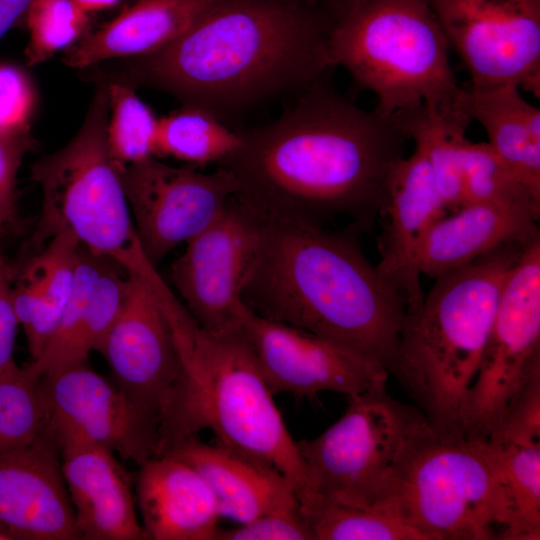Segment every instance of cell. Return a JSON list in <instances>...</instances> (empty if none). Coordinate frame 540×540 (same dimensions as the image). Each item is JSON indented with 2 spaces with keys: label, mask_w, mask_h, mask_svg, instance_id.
I'll return each mask as SVG.
<instances>
[{
  "label": "cell",
  "mask_w": 540,
  "mask_h": 540,
  "mask_svg": "<svg viewBox=\"0 0 540 540\" xmlns=\"http://www.w3.org/2000/svg\"><path fill=\"white\" fill-rule=\"evenodd\" d=\"M237 149L217 165L236 198L258 213L356 230L378 218L390 175L410 141L398 115L365 110L323 81L268 123L237 130Z\"/></svg>",
  "instance_id": "cell-1"
},
{
  "label": "cell",
  "mask_w": 540,
  "mask_h": 540,
  "mask_svg": "<svg viewBox=\"0 0 540 540\" xmlns=\"http://www.w3.org/2000/svg\"><path fill=\"white\" fill-rule=\"evenodd\" d=\"M340 1L212 0L173 43L130 59L113 78L164 91L229 126L328 80Z\"/></svg>",
  "instance_id": "cell-2"
},
{
  "label": "cell",
  "mask_w": 540,
  "mask_h": 540,
  "mask_svg": "<svg viewBox=\"0 0 540 540\" xmlns=\"http://www.w3.org/2000/svg\"><path fill=\"white\" fill-rule=\"evenodd\" d=\"M258 214L261 240L244 304L389 373L407 309L404 296L366 258L352 234Z\"/></svg>",
  "instance_id": "cell-3"
},
{
  "label": "cell",
  "mask_w": 540,
  "mask_h": 540,
  "mask_svg": "<svg viewBox=\"0 0 540 540\" xmlns=\"http://www.w3.org/2000/svg\"><path fill=\"white\" fill-rule=\"evenodd\" d=\"M131 269L163 310L181 365L177 386L159 427L157 456L210 430L216 443L281 473L300 506L316 495L291 436L242 330L203 329L145 255Z\"/></svg>",
  "instance_id": "cell-4"
},
{
  "label": "cell",
  "mask_w": 540,
  "mask_h": 540,
  "mask_svg": "<svg viewBox=\"0 0 540 540\" xmlns=\"http://www.w3.org/2000/svg\"><path fill=\"white\" fill-rule=\"evenodd\" d=\"M527 244H504L435 277L422 302L406 311L389 373L442 435L465 437V397L503 286Z\"/></svg>",
  "instance_id": "cell-5"
},
{
  "label": "cell",
  "mask_w": 540,
  "mask_h": 540,
  "mask_svg": "<svg viewBox=\"0 0 540 540\" xmlns=\"http://www.w3.org/2000/svg\"><path fill=\"white\" fill-rule=\"evenodd\" d=\"M449 47L429 0H341L329 36L333 67L345 68L388 115L421 105L465 114Z\"/></svg>",
  "instance_id": "cell-6"
},
{
  "label": "cell",
  "mask_w": 540,
  "mask_h": 540,
  "mask_svg": "<svg viewBox=\"0 0 540 540\" xmlns=\"http://www.w3.org/2000/svg\"><path fill=\"white\" fill-rule=\"evenodd\" d=\"M84 121L59 150L31 166L42 194L40 217L29 247L37 252L54 236L70 232L94 255L113 259L130 246L136 233L121 169L106 140L109 96L98 72Z\"/></svg>",
  "instance_id": "cell-7"
},
{
  "label": "cell",
  "mask_w": 540,
  "mask_h": 540,
  "mask_svg": "<svg viewBox=\"0 0 540 540\" xmlns=\"http://www.w3.org/2000/svg\"><path fill=\"white\" fill-rule=\"evenodd\" d=\"M349 400L330 427L296 444L317 495L385 510L406 459L432 427L416 405L390 396L386 384Z\"/></svg>",
  "instance_id": "cell-8"
},
{
  "label": "cell",
  "mask_w": 540,
  "mask_h": 540,
  "mask_svg": "<svg viewBox=\"0 0 540 540\" xmlns=\"http://www.w3.org/2000/svg\"><path fill=\"white\" fill-rule=\"evenodd\" d=\"M384 509L425 540H500V494L485 441L433 428L406 459Z\"/></svg>",
  "instance_id": "cell-9"
},
{
  "label": "cell",
  "mask_w": 540,
  "mask_h": 540,
  "mask_svg": "<svg viewBox=\"0 0 540 540\" xmlns=\"http://www.w3.org/2000/svg\"><path fill=\"white\" fill-rule=\"evenodd\" d=\"M540 358V235L523 249L501 291L462 412L464 435L486 441Z\"/></svg>",
  "instance_id": "cell-10"
},
{
  "label": "cell",
  "mask_w": 540,
  "mask_h": 540,
  "mask_svg": "<svg viewBox=\"0 0 540 540\" xmlns=\"http://www.w3.org/2000/svg\"><path fill=\"white\" fill-rule=\"evenodd\" d=\"M476 89L540 92V0H429Z\"/></svg>",
  "instance_id": "cell-11"
},
{
  "label": "cell",
  "mask_w": 540,
  "mask_h": 540,
  "mask_svg": "<svg viewBox=\"0 0 540 540\" xmlns=\"http://www.w3.org/2000/svg\"><path fill=\"white\" fill-rule=\"evenodd\" d=\"M260 240L259 214L233 197L210 225L185 243L170 277L178 298L203 329L223 332L242 326L249 311L243 292Z\"/></svg>",
  "instance_id": "cell-12"
},
{
  "label": "cell",
  "mask_w": 540,
  "mask_h": 540,
  "mask_svg": "<svg viewBox=\"0 0 540 540\" xmlns=\"http://www.w3.org/2000/svg\"><path fill=\"white\" fill-rule=\"evenodd\" d=\"M120 173L137 239L156 266L210 225L238 191L235 178L222 167L202 173L157 157Z\"/></svg>",
  "instance_id": "cell-13"
},
{
  "label": "cell",
  "mask_w": 540,
  "mask_h": 540,
  "mask_svg": "<svg viewBox=\"0 0 540 540\" xmlns=\"http://www.w3.org/2000/svg\"><path fill=\"white\" fill-rule=\"evenodd\" d=\"M55 435L76 436L141 465L157 456L158 423L88 360L40 377Z\"/></svg>",
  "instance_id": "cell-14"
},
{
  "label": "cell",
  "mask_w": 540,
  "mask_h": 540,
  "mask_svg": "<svg viewBox=\"0 0 540 540\" xmlns=\"http://www.w3.org/2000/svg\"><path fill=\"white\" fill-rule=\"evenodd\" d=\"M242 330L273 394L312 397L329 391L352 398L386 384L389 373L383 366L250 309Z\"/></svg>",
  "instance_id": "cell-15"
},
{
  "label": "cell",
  "mask_w": 540,
  "mask_h": 540,
  "mask_svg": "<svg viewBox=\"0 0 540 540\" xmlns=\"http://www.w3.org/2000/svg\"><path fill=\"white\" fill-rule=\"evenodd\" d=\"M124 269V302L98 352L114 383L160 427L180 378V359L156 298L135 272Z\"/></svg>",
  "instance_id": "cell-16"
},
{
  "label": "cell",
  "mask_w": 540,
  "mask_h": 540,
  "mask_svg": "<svg viewBox=\"0 0 540 540\" xmlns=\"http://www.w3.org/2000/svg\"><path fill=\"white\" fill-rule=\"evenodd\" d=\"M81 539L49 428L30 445L0 456V540Z\"/></svg>",
  "instance_id": "cell-17"
},
{
  "label": "cell",
  "mask_w": 540,
  "mask_h": 540,
  "mask_svg": "<svg viewBox=\"0 0 540 540\" xmlns=\"http://www.w3.org/2000/svg\"><path fill=\"white\" fill-rule=\"evenodd\" d=\"M446 209L426 159L414 148L389 177L379 209L382 232L379 240V273L406 299L407 309L423 300L417 255L431 226Z\"/></svg>",
  "instance_id": "cell-18"
},
{
  "label": "cell",
  "mask_w": 540,
  "mask_h": 540,
  "mask_svg": "<svg viewBox=\"0 0 540 540\" xmlns=\"http://www.w3.org/2000/svg\"><path fill=\"white\" fill-rule=\"evenodd\" d=\"M54 436L81 539H146L132 478L117 455L76 436Z\"/></svg>",
  "instance_id": "cell-19"
},
{
  "label": "cell",
  "mask_w": 540,
  "mask_h": 540,
  "mask_svg": "<svg viewBox=\"0 0 540 540\" xmlns=\"http://www.w3.org/2000/svg\"><path fill=\"white\" fill-rule=\"evenodd\" d=\"M135 498L146 539L216 540L221 518L216 499L186 462L161 455L139 465Z\"/></svg>",
  "instance_id": "cell-20"
},
{
  "label": "cell",
  "mask_w": 540,
  "mask_h": 540,
  "mask_svg": "<svg viewBox=\"0 0 540 540\" xmlns=\"http://www.w3.org/2000/svg\"><path fill=\"white\" fill-rule=\"evenodd\" d=\"M162 455L192 466L211 489L220 516L238 524L274 510L300 505L292 486L277 470L217 443L207 444L192 436Z\"/></svg>",
  "instance_id": "cell-21"
},
{
  "label": "cell",
  "mask_w": 540,
  "mask_h": 540,
  "mask_svg": "<svg viewBox=\"0 0 540 540\" xmlns=\"http://www.w3.org/2000/svg\"><path fill=\"white\" fill-rule=\"evenodd\" d=\"M212 0H133L119 14L88 31L67 49L63 62L84 69L113 59L152 55L173 43Z\"/></svg>",
  "instance_id": "cell-22"
},
{
  "label": "cell",
  "mask_w": 540,
  "mask_h": 540,
  "mask_svg": "<svg viewBox=\"0 0 540 540\" xmlns=\"http://www.w3.org/2000/svg\"><path fill=\"white\" fill-rule=\"evenodd\" d=\"M538 219L514 209L466 203L439 218L426 233L417 255V269L435 278L468 265L511 242L529 243L540 235Z\"/></svg>",
  "instance_id": "cell-23"
},
{
  "label": "cell",
  "mask_w": 540,
  "mask_h": 540,
  "mask_svg": "<svg viewBox=\"0 0 540 540\" xmlns=\"http://www.w3.org/2000/svg\"><path fill=\"white\" fill-rule=\"evenodd\" d=\"M519 90L514 85L486 89L467 85L461 107L485 129L496 154L540 195V109Z\"/></svg>",
  "instance_id": "cell-24"
},
{
  "label": "cell",
  "mask_w": 540,
  "mask_h": 540,
  "mask_svg": "<svg viewBox=\"0 0 540 540\" xmlns=\"http://www.w3.org/2000/svg\"><path fill=\"white\" fill-rule=\"evenodd\" d=\"M500 494V540L540 539V440L489 438Z\"/></svg>",
  "instance_id": "cell-25"
},
{
  "label": "cell",
  "mask_w": 540,
  "mask_h": 540,
  "mask_svg": "<svg viewBox=\"0 0 540 540\" xmlns=\"http://www.w3.org/2000/svg\"><path fill=\"white\" fill-rule=\"evenodd\" d=\"M81 244L70 232L50 239L23 265L38 283L39 296L20 326L31 356L36 360L53 336L73 290Z\"/></svg>",
  "instance_id": "cell-26"
},
{
  "label": "cell",
  "mask_w": 540,
  "mask_h": 540,
  "mask_svg": "<svg viewBox=\"0 0 540 540\" xmlns=\"http://www.w3.org/2000/svg\"><path fill=\"white\" fill-rule=\"evenodd\" d=\"M396 114L415 149L426 159L446 209L457 210L464 204L463 147L471 119L466 115L439 116L424 105Z\"/></svg>",
  "instance_id": "cell-27"
},
{
  "label": "cell",
  "mask_w": 540,
  "mask_h": 540,
  "mask_svg": "<svg viewBox=\"0 0 540 540\" xmlns=\"http://www.w3.org/2000/svg\"><path fill=\"white\" fill-rule=\"evenodd\" d=\"M238 131L199 107L184 105L159 118L155 157L218 165L240 145Z\"/></svg>",
  "instance_id": "cell-28"
},
{
  "label": "cell",
  "mask_w": 540,
  "mask_h": 540,
  "mask_svg": "<svg viewBox=\"0 0 540 540\" xmlns=\"http://www.w3.org/2000/svg\"><path fill=\"white\" fill-rule=\"evenodd\" d=\"M107 257L80 248L71 295L62 311L56 330L42 354L26 366L37 377L88 360L85 330L89 300Z\"/></svg>",
  "instance_id": "cell-29"
},
{
  "label": "cell",
  "mask_w": 540,
  "mask_h": 540,
  "mask_svg": "<svg viewBox=\"0 0 540 540\" xmlns=\"http://www.w3.org/2000/svg\"><path fill=\"white\" fill-rule=\"evenodd\" d=\"M463 197L464 204L487 203L540 217V195L488 143H464Z\"/></svg>",
  "instance_id": "cell-30"
},
{
  "label": "cell",
  "mask_w": 540,
  "mask_h": 540,
  "mask_svg": "<svg viewBox=\"0 0 540 540\" xmlns=\"http://www.w3.org/2000/svg\"><path fill=\"white\" fill-rule=\"evenodd\" d=\"M101 75L108 87L106 140L113 161L123 169L155 157L159 119L138 97L134 86L106 74Z\"/></svg>",
  "instance_id": "cell-31"
},
{
  "label": "cell",
  "mask_w": 540,
  "mask_h": 540,
  "mask_svg": "<svg viewBox=\"0 0 540 540\" xmlns=\"http://www.w3.org/2000/svg\"><path fill=\"white\" fill-rule=\"evenodd\" d=\"M301 510L314 540H425L382 509L351 506L316 494Z\"/></svg>",
  "instance_id": "cell-32"
},
{
  "label": "cell",
  "mask_w": 540,
  "mask_h": 540,
  "mask_svg": "<svg viewBox=\"0 0 540 540\" xmlns=\"http://www.w3.org/2000/svg\"><path fill=\"white\" fill-rule=\"evenodd\" d=\"M48 423L40 378L26 365L0 379V456L33 443Z\"/></svg>",
  "instance_id": "cell-33"
},
{
  "label": "cell",
  "mask_w": 540,
  "mask_h": 540,
  "mask_svg": "<svg viewBox=\"0 0 540 540\" xmlns=\"http://www.w3.org/2000/svg\"><path fill=\"white\" fill-rule=\"evenodd\" d=\"M90 16L73 0H33L23 19L29 33L28 65H38L76 44L89 30Z\"/></svg>",
  "instance_id": "cell-34"
},
{
  "label": "cell",
  "mask_w": 540,
  "mask_h": 540,
  "mask_svg": "<svg viewBox=\"0 0 540 540\" xmlns=\"http://www.w3.org/2000/svg\"><path fill=\"white\" fill-rule=\"evenodd\" d=\"M37 102L35 85L21 67L0 62V136L31 132Z\"/></svg>",
  "instance_id": "cell-35"
},
{
  "label": "cell",
  "mask_w": 540,
  "mask_h": 540,
  "mask_svg": "<svg viewBox=\"0 0 540 540\" xmlns=\"http://www.w3.org/2000/svg\"><path fill=\"white\" fill-rule=\"evenodd\" d=\"M489 438L540 440V358L528 369Z\"/></svg>",
  "instance_id": "cell-36"
},
{
  "label": "cell",
  "mask_w": 540,
  "mask_h": 540,
  "mask_svg": "<svg viewBox=\"0 0 540 540\" xmlns=\"http://www.w3.org/2000/svg\"><path fill=\"white\" fill-rule=\"evenodd\" d=\"M35 146L31 132L0 136V241L20 228L17 174L25 155Z\"/></svg>",
  "instance_id": "cell-37"
},
{
  "label": "cell",
  "mask_w": 540,
  "mask_h": 540,
  "mask_svg": "<svg viewBox=\"0 0 540 540\" xmlns=\"http://www.w3.org/2000/svg\"><path fill=\"white\" fill-rule=\"evenodd\" d=\"M216 540H314L301 506L263 514L232 529H220Z\"/></svg>",
  "instance_id": "cell-38"
},
{
  "label": "cell",
  "mask_w": 540,
  "mask_h": 540,
  "mask_svg": "<svg viewBox=\"0 0 540 540\" xmlns=\"http://www.w3.org/2000/svg\"><path fill=\"white\" fill-rule=\"evenodd\" d=\"M14 267L6 259L0 241V379L20 366L14 359V346L19 326L12 300Z\"/></svg>",
  "instance_id": "cell-39"
},
{
  "label": "cell",
  "mask_w": 540,
  "mask_h": 540,
  "mask_svg": "<svg viewBox=\"0 0 540 540\" xmlns=\"http://www.w3.org/2000/svg\"><path fill=\"white\" fill-rule=\"evenodd\" d=\"M33 0H0V40L19 22L23 21Z\"/></svg>",
  "instance_id": "cell-40"
},
{
  "label": "cell",
  "mask_w": 540,
  "mask_h": 540,
  "mask_svg": "<svg viewBox=\"0 0 540 540\" xmlns=\"http://www.w3.org/2000/svg\"><path fill=\"white\" fill-rule=\"evenodd\" d=\"M121 0H73L84 12L93 13L105 11L115 7Z\"/></svg>",
  "instance_id": "cell-41"
},
{
  "label": "cell",
  "mask_w": 540,
  "mask_h": 540,
  "mask_svg": "<svg viewBox=\"0 0 540 540\" xmlns=\"http://www.w3.org/2000/svg\"><path fill=\"white\" fill-rule=\"evenodd\" d=\"M306 2H310V3H315V2H318L319 0H304Z\"/></svg>",
  "instance_id": "cell-42"
}]
</instances>
